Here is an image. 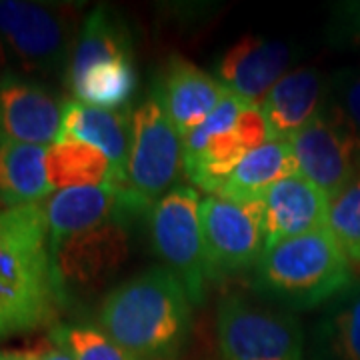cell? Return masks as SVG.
I'll return each mask as SVG.
<instances>
[{
	"instance_id": "1",
	"label": "cell",
	"mask_w": 360,
	"mask_h": 360,
	"mask_svg": "<svg viewBox=\"0 0 360 360\" xmlns=\"http://www.w3.org/2000/svg\"><path fill=\"white\" fill-rule=\"evenodd\" d=\"M63 298L42 202L0 208V340L54 322Z\"/></svg>"
},
{
	"instance_id": "2",
	"label": "cell",
	"mask_w": 360,
	"mask_h": 360,
	"mask_svg": "<svg viewBox=\"0 0 360 360\" xmlns=\"http://www.w3.org/2000/svg\"><path fill=\"white\" fill-rule=\"evenodd\" d=\"M191 298L167 266L115 286L98 309V328L130 360H172L191 333Z\"/></svg>"
},
{
	"instance_id": "3",
	"label": "cell",
	"mask_w": 360,
	"mask_h": 360,
	"mask_svg": "<svg viewBox=\"0 0 360 360\" xmlns=\"http://www.w3.org/2000/svg\"><path fill=\"white\" fill-rule=\"evenodd\" d=\"M352 283V266L328 229L266 246L257 262V290L290 309L326 304Z\"/></svg>"
},
{
	"instance_id": "4",
	"label": "cell",
	"mask_w": 360,
	"mask_h": 360,
	"mask_svg": "<svg viewBox=\"0 0 360 360\" xmlns=\"http://www.w3.org/2000/svg\"><path fill=\"white\" fill-rule=\"evenodd\" d=\"M82 22L80 4L0 0V58L26 75H66Z\"/></svg>"
},
{
	"instance_id": "5",
	"label": "cell",
	"mask_w": 360,
	"mask_h": 360,
	"mask_svg": "<svg viewBox=\"0 0 360 360\" xmlns=\"http://www.w3.org/2000/svg\"><path fill=\"white\" fill-rule=\"evenodd\" d=\"M266 141L269 129L260 106L229 90L205 122L182 136L184 172L198 188L217 194L234 167Z\"/></svg>"
},
{
	"instance_id": "6",
	"label": "cell",
	"mask_w": 360,
	"mask_h": 360,
	"mask_svg": "<svg viewBox=\"0 0 360 360\" xmlns=\"http://www.w3.org/2000/svg\"><path fill=\"white\" fill-rule=\"evenodd\" d=\"M148 236L158 258L186 288L194 304L205 300L212 272L200 224V196L193 186H176L148 210Z\"/></svg>"
},
{
	"instance_id": "7",
	"label": "cell",
	"mask_w": 360,
	"mask_h": 360,
	"mask_svg": "<svg viewBox=\"0 0 360 360\" xmlns=\"http://www.w3.org/2000/svg\"><path fill=\"white\" fill-rule=\"evenodd\" d=\"M184 170L182 136L150 96L132 110V139L127 162V194L142 212L176 188Z\"/></svg>"
},
{
	"instance_id": "8",
	"label": "cell",
	"mask_w": 360,
	"mask_h": 360,
	"mask_svg": "<svg viewBox=\"0 0 360 360\" xmlns=\"http://www.w3.org/2000/svg\"><path fill=\"white\" fill-rule=\"evenodd\" d=\"M219 345L224 360H307L300 322L243 296L220 302Z\"/></svg>"
},
{
	"instance_id": "9",
	"label": "cell",
	"mask_w": 360,
	"mask_h": 360,
	"mask_svg": "<svg viewBox=\"0 0 360 360\" xmlns=\"http://www.w3.org/2000/svg\"><path fill=\"white\" fill-rule=\"evenodd\" d=\"M200 224L212 278L250 269L264 252L260 200L240 202L208 194L200 200Z\"/></svg>"
},
{
	"instance_id": "10",
	"label": "cell",
	"mask_w": 360,
	"mask_h": 360,
	"mask_svg": "<svg viewBox=\"0 0 360 360\" xmlns=\"http://www.w3.org/2000/svg\"><path fill=\"white\" fill-rule=\"evenodd\" d=\"M298 174L335 198L360 174V141L333 108L290 139Z\"/></svg>"
},
{
	"instance_id": "11",
	"label": "cell",
	"mask_w": 360,
	"mask_h": 360,
	"mask_svg": "<svg viewBox=\"0 0 360 360\" xmlns=\"http://www.w3.org/2000/svg\"><path fill=\"white\" fill-rule=\"evenodd\" d=\"M51 246L63 292H90L110 281L127 262L130 255L129 224L120 217Z\"/></svg>"
},
{
	"instance_id": "12",
	"label": "cell",
	"mask_w": 360,
	"mask_h": 360,
	"mask_svg": "<svg viewBox=\"0 0 360 360\" xmlns=\"http://www.w3.org/2000/svg\"><path fill=\"white\" fill-rule=\"evenodd\" d=\"M65 101L46 86L20 77L0 75V139L51 146L60 136Z\"/></svg>"
},
{
	"instance_id": "13",
	"label": "cell",
	"mask_w": 360,
	"mask_h": 360,
	"mask_svg": "<svg viewBox=\"0 0 360 360\" xmlns=\"http://www.w3.org/2000/svg\"><path fill=\"white\" fill-rule=\"evenodd\" d=\"M229 89L184 56H170L155 82V98L180 136L188 134L224 98Z\"/></svg>"
},
{
	"instance_id": "14",
	"label": "cell",
	"mask_w": 360,
	"mask_h": 360,
	"mask_svg": "<svg viewBox=\"0 0 360 360\" xmlns=\"http://www.w3.org/2000/svg\"><path fill=\"white\" fill-rule=\"evenodd\" d=\"M292 58L286 42L245 37L222 54L217 78L243 101L260 106L286 75Z\"/></svg>"
},
{
	"instance_id": "15",
	"label": "cell",
	"mask_w": 360,
	"mask_h": 360,
	"mask_svg": "<svg viewBox=\"0 0 360 360\" xmlns=\"http://www.w3.org/2000/svg\"><path fill=\"white\" fill-rule=\"evenodd\" d=\"M264 248L286 238L328 229L330 198L300 174L276 182L260 196Z\"/></svg>"
},
{
	"instance_id": "16",
	"label": "cell",
	"mask_w": 360,
	"mask_h": 360,
	"mask_svg": "<svg viewBox=\"0 0 360 360\" xmlns=\"http://www.w3.org/2000/svg\"><path fill=\"white\" fill-rule=\"evenodd\" d=\"M42 206L51 245L101 226L108 220L129 219V214L136 212L129 196L112 184L63 188L52 193Z\"/></svg>"
},
{
	"instance_id": "17",
	"label": "cell",
	"mask_w": 360,
	"mask_h": 360,
	"mask_svg": "<svg viewBox=\"0 0 360 360\" xmlns=\"http://www.w3.org/2000/svg\"><path fill=\"white\" fill-rule=\"evenodd\" d=\"M328 98L330 82L316 68L286 72L260 104L269 141L290 142L295 134L326 110Z\"/></svg>"
},
{
	"instance_id": "18",
	"label": "cell",
	"mask_w": 360,
	"mask_h": 360,
	"mask_svg": "<svg viewBox=\"0 0 360 360\" xmlns=\"http://www.w3.org/2000/svg\"><path fill=\"white\" fill-rule=\"evenodd\" d=\"M132 139V112L65 101L58 141H80L98 148L115 168L112 186L127 194V162ZM129 196V194H127ZM136 210V208H134Z\"/></svg>"
},
{
	"instance_id": "19",
	"label": "cell",
	"mask_w": 360,
	"mask_h": 360,
	"mask_svg": "<svg viewBox=\"0 0 360 360\" xmlns=\"http://www.w3.org/2000/svg\"><path fill=\"white\" fill-rule=\"evenodd\" d=\"M307 360H360V281L324 304L310 330Z\"/></svg>"
},
{
	"instance_id": "20",
	"label": "cell",
	"mask_w": 360,
	"mask_h": 360,
	"mask_svg": "<svg viewBox=\"0 0 360 360\" xmlns=\"http://www.w3.org/2000/svg\"><path fill=\"white\" fill-rule=\"evenodd\" d=\"M46 155L49 146L0 139V206L40 205L51 196Z\"/></svg>"
},
{
	"instance_id": "21",
	"label": "cell",
	"mask_w": 360,
	"mask_h": 360,
	"mask_svg": "<svg viewBox=\"0 0 360 360\" xmlns=\"http://www.w3.org/2000/svg\"><path fill=\"white\" fill-rule=\"evenodd\" d=\"M295 174H298V167L290 142L266 141L234 167L217 196L240 202L260 200L270 186Z\"/></svg>"
},
{
	"instance_id": "22",
	"label": "cell",
	"mask_w": 360,
	"mask_h": 360,
	"mask_svg": "<svg viewBox=\"0 0 360 360\" xmlns=\"http://www.w3.org/2000/svg\"><path fill=\"white\" fill-rule=\"evenodd\" d=\"M120 56H132L129 26L122 22V18L115 11L106 6L92 8L84 16L75 51L68 60L65 75L66 86L72 84L92 66Z\"/></svg>"
},
{
	"instance_id": "23",
	"label": "cell",
	"mask_w": 360,
	"mask_h": 360,
	"mask_svg": "<svg viewBox=\"0 0 360 360\" xmlns=\"http://www.w3.org/2000/svg\"><path fill=\"white\" fill-rule=\"evenodd\" d=\"M139 86V75L134 66V56H120L89 68L68 90L75 101L106 110H129Z\"/></svg>"
},
{
	"instance_id": "24",
	"label": "cell",
	"mask_w": 360,
	"mask_h": 360,
	"mask_svg": "<svg viewBox=\"0 0 360 360\" xmlns=\"http://www.w3.org/2000/svg\"><path fill=\"white\" fill-rule=\"evenodd\" d=\"M46 170L52 188L110 184L115 168L94 146L80 141H56L49 146Z\"/></svg>"
},
{
	"instance_id": "25",
	"label": "cell",
	"mask_w": 360,
	"mask_h": 360,
	"mask_svg": "<svg viewBox=\"0 0 360 360\" xmlns=\"http://www.w3.org/2000/svg\"><path fill=\"white\" fill-rule=\"evenodd\" d=\"M328 231L342 248L350 266H360V174L330 198Z\"/></svg>"
},
{
	"instance_id": "26",
	"label": "cell",
	"mask_w": 360,
	"mask_h": 360,
	"mask_svg": "<svg viewBox=\"0 0 360 360\" xmlns=\"http://www.w3.org/2000/svg\"><path fill=\"white\" fill-rule=\"evenodd\" d=\"M54 333L70 348L75 360H130L129 354L104 335L101 328L78 324L58 328Z\"/></svg>"
},
{
	"instance_id": "27",
	"label": "cell",
	"mask_w": 360,
	"mask_h": 360,
	"mask_svg": "<svg viewBox=\"0 0 360 360\" xmlns=\"http://www.w3.org/2000/svg\"><path fill=\"white\" fill-rule=\"evenodd\" d=\"M328 108H333L360 141V66L338 70L330 80Z\"/></svg>"
},
{
	"instance_id": "28",
	"label": "cell",
	"mask_w": 360,
	"mask_h": 360,
	"mask_svg": "<svg viewBox=\"0 0 360 360\" xmlns=\"http://www.w3.org/2000/svg\"><path fill=\"white\" fill-rule=\"evenodd\" d=\"M335 26L340 39L360 46V2H345L336 8Z\"/></svg>"
},
{
	"instance_id": "29",
	"label": "cell",
	"mask_w": 360,
	"mask_h": 360,
	"mask_svg": "<svg viewBox=\"0 0 360 360\" xmlns=\"http://www.w3.org/2000/svg\"><path fill=\"white\" fill-rule=\"evenodd\" d=\"M32 354H34V360H75L70 348L66 347L56 333H52L49 342H44L39 348H34Z\"/></svg>"
},
{
	"instance_id": "30",
	"label": "cell",
	"mask_w": 360,
	"mask_h": 360,
	"mask_svg": "<svg viewBox=\"0 0 360 360\" xmlns=\"http://www.w3.org/2000/svg\"><path fill=\"white\" fill-rule=\"evenodd\" d=\"M0 360H34L32 350H0Z\"/></svg>"
}]
</instances>
